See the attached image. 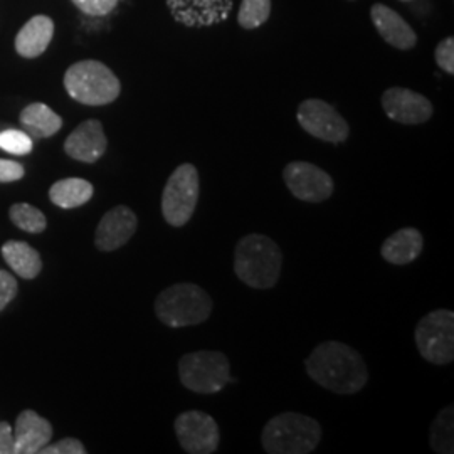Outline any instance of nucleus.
<instances>
[{"instance_id": "nucleus-33", "label": "nucleus", "mask_w": 454, "mask_h": 454, "mask_svg": "<svg viewBox=\"0 0 454 454\" xmlns=\"http://www.w3.org/2000/svg\"><path fill=\"white\" fill-rule=\"evenodd\" d=\"M401 2H411V0H401Z\"/></svg>"}, {"instance_id": "nucleus-10", "label": "nucleus", "mask_w": 454, "mask_h": 454, "mask_svg": "<svg viewBox=\"0 0 454 454\" xmlns=\"http://www.w3.org/2000/svg\"><path fill=\"white\" fill-rule=\"evenodd\" d=\"M174 427L179 444L185 453L212 454L219 450V426L207 412L185 411L177 416Z\"/></svg>"}, {"instance_id": "nucleus-27", "label": "nucleus", "mask_w": 454, "mask_h": 454, "mask_svg": "<svg viewBox=\"0 0 454 454\" xmlns=\"http://www.w3.org/2000/svg\"><path fill=\"white\" fill-rule=\"evenodd\" d=\"M84 16L105 17L112 14L120 0H71Z\"/></svg>"}, {"instance_id": "nucleus-22", "label": "nucleus", "mask_w": 454, "mask_h": 454, "mask_svg": "<svg viewBox=\"0 0 454 454\" xmlns=\"http://www.w3.org/2000/svg\"><path fill=\"white\" fill-rule=\"evenodd\" d=\"M2 256L11 270L24 279H33L43 270L39 253L22 241H7L2 246Z\"/></svg>"}, {"instance_id": "nucleus-23", "label": "nucleus", "mask_w": 454, "mask_h": 454, "mask_svg": "<svg viewBox=\"0 0 454 454\" xmlns=\"http://www.w3.org/2000/svg\"><path fill=\"white\" fill-rule=\"evenodd\" d=\"M454 416L453 406L439 411L436 419L431 426V448L439 454H451L454 451Z\"/></svg>"}, {"instance_id": "nucleus-25", "label": "nucleus", "mask_w": 454, "mask_h": 454, "mask_svg": "<svg viewBox=\"0 0 454 454\" xmlns=\"http://www.w3.org/2000/svg\"><path fill=\"white\" fill-rule=\"evenodd\" d=\"M9 214H11V221L17 227H20L22 231L31 232V234L43 232L48 226L46 215L39 209L33 207L31 204H14Z\"/></svg>"}, {"instance_id": "nucleus-8", "label": "nucleus", "mask_w": 454, "mask_h": 454, "mask_svg": "<svg viewBox=\"0 0 454 454\" xmlns=\"http://www.w3.org/2000/svg\"><path fill=\"white\" fill-rule=\"evenodd\" d=\"M416 345L421 357L433 365H448L454 360V313L434 309L416 326Z\"/></svg>"}, {"instance_id": "nucleus-17", "label": "nucleus", "mask_w": 454, "mask_h": 454, "mask_svg": "<svg viewBox=\"0 0 454 454\" xmlns=\"http://www.w3.org/2000/svg\"><path fill=\"white\" fill-rule=\"evenodd\" d=\"M52 439V426L34 411L19 414L14 429L16 454L39 453Z\"/></svg>"}, {"instance_id": "nucleus-20", "label": "nucleus", "mask_w": 454, "mask_h": 454, "mask_svg": "<svg viewBox=\"0 0 454 454\" xmlns=\"http://www.w3.org/2000/svg\"><path fill=\"white\" fill-rule=\"evenodd\" d=\"M20 125L31 138H49L63 127V118L44 103H33L20 114Z\"/></svg>"}, {"instance_id": "nucleus-6", "label": "nucleus", "mask_w": 454, "mask_h": 454, "mask_svg": "<svg viewBox=\"0 0 454 454\" xmlns=\"http://www.w3.org/2000/svg\"><path fill=\"white\" fill-rule=\"evenodd\" d=\"M182 386L194 394H217L231 382V364L223 352L197 350L179 360Z\"/></svg>"}, {"instance_id": "nucleus-31", "label": "nucleus", "mask_w": 454, "mask_h": 454, "mask_svg": "<svg viewBox=\"0 0 454 454\" xmlns=\"http://www.w3.org/2000/svg\"><path fill=\"white\" fill-rule=\"evenodd\" d=\"M24 177V167L12 160L0 159V182H16Z\"/></svg>"}, {"instance_id": "nucleus-29", "label": "nucleus", "mask_w": 454, "mask_h": 454, "mask_svg": "<svg viewBox=\"0 0 454 454\" xmlns=\"http://www.w3.org/2000/svg\"><path fill=\"white\" fill-rule=\"evenodd\" d=\"M41 454H86V448L80 439L65 438L54 444H46Z\"/></svg>"}, {"instance_id": "nucleus-18", "label": "nucleus", "mask_w": 454, "mask_h": 454, "mask_svg": "<svg viewBox=\"0 0 454 454\" xmlns=\"http://www.w3.org/2000/svg\"><path fill=\"white\" fill-rule=\"evenodd\" d=\"M422 249L424 238L421 231L416 227H403L382 243L380 254L390 264L406 266L421 256Z\"/></svg>"}, {"instance_id": "nucleus-21", "label": "nucleus", "mask_w": 454, "mask_h": 454, "mask_svg": "<svg viewBox=\"0 0 454 454\" xmlns=\"http://www.w3.org/2000/svg\"><path fill=\"white\" fill-rule=\"evenodd\" d=\"M93 184L88 180L71 177V179L58 180L49 189V199L54 206L61 209H74L82 207L93 197Z\"/></svg>"}, {"instance_id": "nucleus-32", "label": "nucleus", "mask_w": 454, "mask_h": 454, "mask_svg": "<svg viewBox=\"0 0 454 454\" xmlns=\"http://www.w3.org/2000/svg\"><path fill=\"white\" fill-rule=\"evenodd\" d=\"M0 454H16L14 431L9 422H0Z\"/></svg>"}, {"instance_id": "nucleus-14", "label": "nucleus", "mask_w": 454, "mask_h": 454, "mask_svg": "<svg viewBox=\"0 0 454 454\" xmlns=\"http://www.w3.org/2000/svg\"><path fill=\"white\" fill-rule=\"evenodd\" d=\"M137 226V214L127 206H116L101 217L95 234V246L103 253L116 251L130 241Z\"/></svg>"}, {"instance_id": "nucleus-12", "label": "nucleus", "mask_w": 454, "mask_h": 454, "mask_svg": "<svg viewBox=\"0 0 454 454\" xmlns=\"http://www.w3.org/2000/svg\"><path fill=\"white\" fill-rule=\"evenodd\" d=\"M382 108L390 120L401 125H422L434 114L433 103L427 98L399 86L384 91Z\"/></svg>"}, {"instance_id": "nucleus-15", "label": "nucleus", "mask_w": 454, "mask_h": 454, "mask_svg": "<svg viewBox=\"0 0 454 454\" xmlns=\"http://www.w3.org/2000/svg\"><path fill=\"white\" fill-rule=\"evenodd\" d=\"M108 148V138L103 130L101 121L86 120L78 125L66 138L65 152L74 160L82 163H95L105 155Z\"/></svg>"}, {"instance_id": "nucleus-16", "label": "nucleus", "mask_w": 454, "mask_h": 454, "mask_svg": "<svg viewBox=\"0 0 454 454\" xmlns=\"http://www.w3.org/2000/svg\"><path fill=\"white\" fill-rule=\"evenodd\" d=\"M373 26L380 37L392 48L409 51L418 44V35L406 20L384 4H373L371 9Z\"/></svg>"}, {"instance_id": "nucleus-2", "label": "nucleus", "mask_w": 454, "mask_h": 454, "mask_svg": "<svg viewBox=\"0 0 454 454\" xmlns=\"http://www.w3.org/2000/svg\"><path fill=\"white\" fill-rule=\"evenodd\" d=\"M283 268L279 246L264 234H247L236 244L234 273L246 286L270 290L276 286Z\"/></svg>"}, {"instance_id": "nucleus-30", "label": "nucleus", "mask_w": 454, "mask_h": 454, "mask_svg": "<svg viewBox=\"0 0 454 454\" xmlns=\"http://www.w3.org/2000/svg\"><path fill=\"white\" fill-rule=\"evenodd\" d=\"M17 281L14 276L0 270V311L5 309L17 294Z\"/></svg>"}, {"instance_id": "nucleus-11", "label": "nucleus", "mask_w": 454, "mask_h": 454, "mask_svg": "<svg viewBox=\"0 0 454 454\" xmlns=\"http://www.w3.org/2000/svg\"><path fill=\"white\" fill-rule=\"evenodd\" d=\"M283 180L288 191L298 200L309 204H320L328 200L335 189L333 179L324 168L301 160H294L285 167Z\"/></svg>"}, {"instance_id": "nucleus-4", "label": "nucleus", "mask_w": 454, "mask_h": 454, "mask_svg": "<svg viewBox=\"0 0 454 454\" xmlns=\"http://www.w3.org/2000/svg\"><path fill=\"white\" fill-rule=\"evenodd\" d=\"M211 313V294L195 283H176L155 300L157 318L170 328L204 324Z\"/></svg>"}, {"instance_id": "nucleus-26", "label": "nucleus", "mask_w": 454, "mask_h": 454, "mask_svg": "<svg viewBox=\"0 0 454 454\" xmlns=\"http://www.w3.org/2000/svg\"><path fill=\"white\" fill-rule=\"evenodd\" d=\"M0 148L12 155H27L33 150V138L24 130L0 131Z\"/></svg>"}, {"instance_id": "nucleus-19", "label": "nucleus", "mask_w": 454, "mask_h": 454, "mask_svg": "<svg viewBox=\"0 0 454 454\" xmlns=\"http://www.w3.org/2000/svg\"><path fill=\"white\" fill-rule=\"evenodd\" d=\"M54 35V22L48 16H34L27 20L16 37L19 56L33 59L48 49Z\"/></svg>"}, {"instance_id": "nucleus-3", "label": "nucleus", "mask_w": 454, "mask_h": 454, "mask_svg": "<svg viewBox=\"0 0 454 454\" xmlns=\"http://www.w3.org/2000/svg\"><path fill=\"white\" fill-rule=\"evenodd\" d=\"M322 439V426L300 412H283L264 424L262 450L270 454H309Z\"/></svg>"}, {"instance_id": "nucleus-9", "label": "nucleus", "mask_w": 454, "mask_h": 454, "mask_svg": "<svg viewBox=\"0 0 454 454\" xmlns=\"http://www.w3.org/2000/svg\"><path fill=\"white\" fill-rule=\"evenodd\" d=\"M296 118L300 127L309 135L328 144H343L350 135L347 120L330 103L318 98H309L300 103Z\"/></svg>"}, {"instance_id": "nucleus-28", "label": "nucleus", "mask_w": 454, "mask_h": 454, "mask_svg": "<svg viewBox=\"0 0 454 454\" xmlns=\"http://www.w3.org/2000/svg\"><path fill=\"white\" fill-rule=\"evenodd\" d=\"M436 63L442 71H446L448 74H454V39L453 37H446L442 39L434 52Z\"/></svg>"}, {"instance_id": "nucleus-24", "label": "nucleus", "mask_w": 454, "mask_h": 454, "mask_svg": "<svg viewBox=\"0 0 454 454\" xmlns=\"http://www.w3.org/2000/svg\"><path fill=\"white\" fill-rule=\"evenodd\" d=\"M271 16V0H243L238 22L243 29H258Z\"/></svg>"}, {"instance_id": "nucleus-5", "label": "nucleus", "mask_w": 454, "mask_h": 454, "mask_svg": "<svg viewBox=\"0 0 454 454\" xmlns=\"http://www.w3.org/2000/svg\"><path fill=\"white\" fill-rule=\"evenodd\" d=\"M65 88L74 101L88 106L114 103L121 93V82L114 71L95 59H86L67 67Z\"/></svg>"}, {"instance_id": "nucleus-13", "label": "nucleus", "mask_w": 454, "mask_h": 454, "mask_svg": "<svg viewBox=\"0 0 454 454\" xmlns=\"http://www.w3.org/2000/svg\"><path fill=\"white\" fill-rule=\"evenodd\" d=\"M232 0H167L172 17L185 27H209L224 22Z\"/></svg>"}, {"instance_id": "nucleus-1", "label": "nucleus", "mask_w": 454, "mask_h": 454, "mask_svg": "<svg viewBox=\"0 0 454 454\" xmlns=\"http://www.w3.org/2000/svg\"><path fill=\"white\" fill-rule=\"evenodd\" d=\"M305 369L309 379L340 395L357 394L367 386L369 369L356 348L339 340H328L317 345Z\"/></svg>"}, {"instance_id": "nucleus-7", "label": "nucleus", "mask_w": 454, "mask_h": 454, "mask_svg": "<svg viewBox=\"0 0 454 454\" xmlns=\"http://www.w3.org/2000/svg\"><path fill=\"white\" fill-rule=\"evenodd\" d=\"M200 194L199 172L192 163H182L167 180L162 194V215L172 227L185 226L194 215Z\"/></svg>"}]
</instances>
